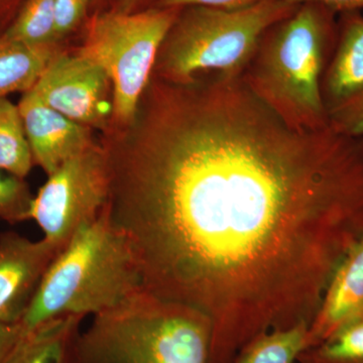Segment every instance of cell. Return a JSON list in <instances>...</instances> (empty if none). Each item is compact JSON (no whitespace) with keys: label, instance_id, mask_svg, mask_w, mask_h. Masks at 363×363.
I'll return each instance as SVG.
<instances>
[{"label":"cell","instance_id":"6da1fadb","mask_svg":"<svg viewBox=\"0 0 363 363\" xmlns=\"http://www.w3.org/2000/svg\"><path fill=\"white\" fill-rule=\"evenodd\" d=\"M136 128L106 149L105 210L143 290L209 320V363L310 325L363 238V135L294 130L218 72L157 79Z\"/></svg>","mask_w":363,"mask_h":363},{"label":"cell","instance_id":"7a4b0ae2","mask_svg":"<svg viewBox=\"0 0 363 363\" xmlns=\"http://www.w3.org/2000/svg\"><path fill=\"white\" fill-rule=\"evenodd\" d=\"M337 18L322 4H298L267 28L241 74L248 89L294 130L329 128L321 82L337 39Z\"/></svg>","mask_w":363,"mask_h":363},{"label":"cell","instance_id":"3957f363","mask_svg":"<svg viewBox=\"0 0 363 363\" xmlns=\"http://www.w3.org/2000/svg\"><path fill=\"white\" fill-rule=\"evenodd\" d=\"M143 290L128 240L105 209L81 227L48 269L21 324L30 330L63 315L100 314Z\"/></svg>","mask_w":363,"mask_h":363},{"label":"cell","instance_id":"277c9868","mask_svg":"<svg viewBox=\"0 0 363 363\" xmlns=\"http://www.w3.org/2000/svg\"><path fill=\"white\" fill-rule=\"evenodd\" d=\"M211 325L197 310L140 291L93 317L76 363H209Z\"/></svg>","mask_w":363,"mask_h":363},{"label":"cell","instance_id":"5b68a950","mask_svg":"<svg viewBox=\"0 0 363 363\" xmlns=\"http://www.w3.org/2000/svg\"><path fill=\"white\" fill-rule=\"evenodd\" d=\"M298 6L286 0H260L236 11L183 7L157 55V77L189 83L200 73L241 76L267 28Z\"/></svg>","mask_w":363,"mask_h":363},{"label":"cell","instance_id":"8992f818","mask_svg":"<svg viewBox=\"0 0 363 363\" xmlns=\"http://www.w3.org/2000/svg\"><path fill=\"white\" fill-rule=\"evenodd\" d=\"M181 9H149L135 14L104 13L92 21L79 54L106 72L113 85V113L133 123L157 55Z\"/></svg>","mask_w":363,"mask_h":363},{"label":"cell","instance_id":"52a82bcc","mask_svg":"<svg viewBox=\"0 0 363 363\" xmlns=\"http://www.w3.org/2000/svg\"><path fill=\"white\" fill-rule=\"evenodd\" d=\"M48 177L33 198L30 219L62 252L79 229L96 220L106 207L111 192L106 150L93 143Z\"/></svg>","mask_w":363,"mask_h":363},{"label":"cell","instance_id":"ba28073f","mask_svg":"<svg viewBox=\"0 0 363 363\" xmlns=\"http://www.w3.org/2000/svg\"><path fill=\"white\" fill-rule=\"evenodd\" d=\"M329 128L363 135V16L338 14L337 39L321 82Z\"/></svg>","mask_w":363,"mask_h":363},{"label":"cell","instance_id":"9c48e42d","mask_svg":"<svg viewBox=\"0 0 363 363\" xmlns=\"http://www.w3.org/2000/svg\"><path fill=\"white\" fill-rule=\"evenodd\" d=\"M111 79L93 60L56 55L33 88L40 99L67 118L84 126H102L109 112Z\"/></svg>","mask_w":363,"mask_h":363},{"label":"cell","instance_id":"30bf717a","mask_svg":"<svg viewBox=\"0 0 363 363\" xmlns=\"http://www.w3.org/2000/svg\"><path fill=\"white\" fill-rule=\"evenodd\" d=\"M60 252L44 238L33 241L14 231L0 233V323H21Z\"/></svg>","mask_w":363,"mask_h":363},{"label":"cell","instance_id":"8fae6325","mask_svg":"<svg viewBox=\"0 0 363 363\" xmlns=\"http://www.w3.org/2000/svg\"><path fill=\"white\" fill-rule=\"evenodd\" d=\"M18 106L33 162L48 176L93 145L87 126L52 109L35 90L26 92Z\"/></svg>","mask_w":363,"mask_h":363},{"label":"cell","instance_id":"7c38bea8","mask_svg":"<svg viewBox=\"0 0 363 363\" xmlns=\"http://www.w3.org/2000/svg\"><path fill=\"white\" fill-rule=\"evenodd\" d=\"M363 319V238L338 264L308 327L306 350Z\"/></svg>","mask_w":363,"mask_h":363},{"label":"cell","instance_id":"4fadbf2b","mask_svg":"<svg viewBox=\"0 0 363 363\" xmlns=\"http://www.w3.org/2000/svg\"><path fill=\"white\" fill-rule=\"evenodd\" d=\"M83 319L80 315H63L23 330L6 363H76Z\"/></svg>","mask_w":363,"mask_h":363},{"label":"cell","instance_id":"5bb4252c","mask_svg":"<svg viewBox=\"0 0 363 363\" xmlns=\"http://www.w3.org/2000/svg\"><path fill=\"white\" fill-rule=\"evenodd\" d=\"M54 45H28L0 37V98L28 92L56 56Z\"/></svg>","mask_w":363,"mask_h":363},{"label":"cell","instance_id":"9a60e30c","mask_svg":"<svg viewBox=\"0 0 363 363\" xmlns=\"http://www.w3.org/2000/svg\"><path fill=\"white\" fill-rule=\"evenodd\" d=\"M309 325L266 332L241 350L233 363H297L306 350Z\"/></svg>","mask_w":363,"mask_h":363},{"label":"cell","instance_id":"2e32d148","mask_svg":"<svg viewBox=\"0 0 363 363\" xmlns=\"http://www.w3.org/2000/svg\"><path fill=\"white\" fill-rule=\"evenodd\" d=\"M33 162L18 106L0 98V169L23 179Z\"/></svg>","mask_w":363,"mask_h":363},{"label":"cell","instance_id":"e0dca14e","mask_svg":"<svg viewBox=\"0 0 363 363\" xmlns=\"http://www.w3.org/2000/svg\"><path fill=\"white\" fill-rule=\"evenodd\" d=\"M2 39L28 45H54L57 40L54 0H28Z\"/></svg>","mask_w":363,"mask_h":363},{"label":"cell","instance_id":"ac0fdd59","mask_svg":"<svg viewBox=\"0 0 363 363\" xmlns=\"http://www.w3.org/2000/svg\"><path fill=\"white\" fill-rule=\"evenodd\" d=\"M297 363H363V319L303 351Z\"/></svg>","mask_w":363,"mask_h":363},{"label":"cell","instance_id":"d6986e66","mask_svg":"<svg viewBox=\"0 0 363 363\" xmlns=\"http://www.w3.org/2000/svg\"><path fill=\"white\" fill-rule=\"evenodd\" d=\"M33 196L23 179L0 169V219L14 224L30 219Z\"/></svg>","mask_w":363,"mask_h":363},{"label":"cell","instance_id":"ffe728a7","mask_svg":"<svg viewBox=\"0 0 363 363\" xmlns=\"http://www.w3.org/2000/svg\"><path fill=\"white\" fill-rule=\"evenodd\" d=\"M88 0H54L57 40L71 32L84 16Z\"/></svg>","mask_w":363,"mask_h":363},{"label":"cell","instance_id":"44dd1931","mask_svg":"<svg viewBox=\"0 0 363 363\" xmlns=\"http://www.w3.org/2000/svg\"><path fill=\"white\" fill-rule=\"evenodd\" d=\"M260 0H157L160 9H183L191 6L214 7V9L236 11L259 4Z\"/></svg>","mask_w":363,"mask_h":363},{"label":"cell","instance_id":"7402d4cb","mask_svg":"<svg viewBox=\"0 0 363 363\" xmlns=\"http://www.w3.org/2000/svg\"><path fill=\"white\" fill-rule=\"evenodd\" d=\"M23 333L21 323H0V363H6Z\"/></svg>","mask_w":363,"mask_h":363},{"label":"cell","instance_id":"603a6c76","mask_svg":"<svg viewBox=\"0 0 363 363\" xmlns=\"http://www.w3.org/2000/svg\"><path fill=\"white\" fill-rule=\"evenodd\" d=\"M286 1L295 4H307V2L319 4L328 7L337 14L346 13V11H360L363 9V0H286Z\"/></svg>","mask_w":363,"mask_h":363}]
</instances>
